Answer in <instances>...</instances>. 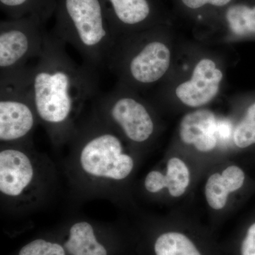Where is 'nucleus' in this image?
Returning a JSON list of instances; mask_svg holds the SVG:
<instances>
[{
    "instance_id": "nucleus-1",
    "label": "nucleus",
    "mask_w": 255,
    "mask_h": 255,
    "mask_svg": "<svg viewBox=\"0 0 255 255\" xmlns=\"http://www.w3.org/2000/svg\"><path fill=\"white\" fill-rule=\"evenodd\" d=\"M65 45L47 32L41 55L28 66V87L40 124L55 145L70 141L84 109L100 95L97 70L74 61Z\"/></svg>"
},
{
    "instance_id": "nucleus-2",
    "label": "nucleus",
    "mask_w": 255,
    "mask_h": 255,
    "mask_svg": "<svg viewBox=\"0 0 255 255\" xmlns=\"http://www.w3.org/2000/svg\"><path fill=\"white\" fill-rule=\"evenodd\" d=\"M68 172L85 195L112 199L136 168L133 147L92 107L70 139Z\"/></svg>"
},
{
    "instance_id": "nucleus-3",
    "label": "nucleus",
    "mask_w": 255,
    "mask_h": 255,
    "mask_svg": "<svg viewBox=\"0 0 255 255\" xmlns=\"http://www.w3.org/2000/svg\"><path fill=\"white\" fill-rule=\"evenodd\" d=\"M172 25H161L144 31L122 35L107 68L117 83L140 90L160 85L172 72L178 51Z\"/></svg>"
},
{
    "instance_id": "nucleus-4",
    "label": "nucleus",
    "mask_w": 255,
    "mask_h": 255,
    "mask_svg": "<svg viewBox=\"0 0 255 255\" xmlns=\"http://www.w3.org/2000/svg\"><path fill=\"white\" fill-rule=\"evenodd\" d=\"M54 168L33 143L1 144V204L12 212H26L41 205L54 184Z\"/></svg>"
},
{
    "instance_id": "nucleus-5",
    "label": "nucleus",
    "mask_w": 255,
    "mask_h": 255,
    "mask_svg": "<svg viewBox=\"0 0 255 255\" xmlns=\"http://www.w3.org/2000/svg\"><path fill=\"white\" fill-rule=\"evenodd\" d=\"M54 15L55 36L74 47L92 68L107 66L118 36L102 0H57Z\"/></svg>"
},
{
    "instance_id": "nucleus-6",
    "label": "nucleus",
    "mask_w": 255,
    "mask_h": 255,
    "mask_svg": "<svg viewBox=\"0 0 255 255\" xmlns=\"http://www.w3.org/2000/svg\"><path fill=\"white\" fill-rule=\"evenodd\" d=\"M187 56L182 58V68L174 64L168 78L159 85L158 97L189 112L206 108L219 97L226 68L219 56L208 50H192Z\"/></svg>"
},
{
    "instance_id": "nucleus-7",
    "label": "nucleus",
    "mask_w": 255,
    "mask_h": 255,
    "mask_svg": "<svg viewBox=\"0 0 255 255\" xmlns=\"http://www.w3.org/2000/svg\"><path fill=\"white\" fill-rule=\"evenodd\" d=\"M92 105L97 113L135 150L150 145L160 131V122L153 106L139 92L117 82L110 92L99 95Z\"/></svg>"
},
{
    "instance_id": "nucleus-8",
    "label": "nucleus",
    "mask_w": 255,
    "mask_h": 255,
    "mask_svg": "<svg viewBox=\"0 0 255 255\" xmlns=\"http://www.w3.org/2000/svg\"><path fill=\"white\" fill-rule=\"evenodd\" d=\"M26 68L0 75V142H32L40 122L30 94Z\"/></svg>"
},
{
    "instance_id": "nucleus-9",
    "label": "nucleus",
    "mask_w": 255,
    "mask_h": 255,
    "mask_svg": "<svg viewBox=\"0 0 255 255\" xmlns=\"http://www.w3.org/2000/svg\"><path fill=\"white\" fill-rule=\"evenodd\" d=\"M44 21L36 16L7 18L0 23V75L26 68L44 48Z\"/></svg>"
},
{
    "instance_id": "nucleus-10",
    "label": "nucleus",
    "mask_w": 255,
    "mask_h": 255,
    "mask_svg": "<svg viewBox=\"0 0 255 255\" xmlns=\"http://www.w3.org/2000/svg\"><path fill=\"white\" fill-rule=\"evenodd\" d=\"M233 119L221 118L206 108L187 112L181 118L177 139L184 147L196 153L208 155L231 144Z\"/></svg>"
},
{
    "instance_id": "nucleus-11",
    "label": "nucleus",
    "mask_w": 255,
    "mask_h": 255,
    "mask_svg": "<svg viewBox=\"0 0 255 255\" xmlns=\"http://www.w3.org/2000/svg\"><path fill=\"white\" fill-rule=\"evenodd\" d=\"M194 35L206 43L255 41V1L237 0L194 24Z\"/></svg>"
},
{
    "instance_id": "nucleus-12",
    "label": "nucleus",
    "mask_w": 255,
    "mask_h": 255,
    "mask_svg": "<svg viewBox=\"0 0 255 255\" xmlns=\"http://www.w3.org/2000/svg\"><path fill=\"white\" fill-rule=\"evenodd\" d=\"M107 18L117 36L172 25L159 0H102Z\"/></svg>"
},
{
    "instance_id": "nucleus-13",
    "label": "nucleus",
    "mask_w": 255,
    "mask_h": 255,
    "mask_svg": "<svg viewBox=\"0 0 255 255\" xmlns=\"http://www.w3.org/2000/svg\"><path fill=\"white\" fill-rule=\"evenodd\" d=\"M191 182L189 164L180 156L172 155L147 172L142 187L148 195L179 199L187 194Z\"/></svg>"
},
{
    "instance_id": "nucleus-14",
    "label": "nucleus",
    "mask_w": 255,
    "mask_h": 255,
    "mask_svg": "<svg viewBox=\"0 0 255 255\" xmlns=\"http://www.w3.org/2000/svg\"><path fill=\"white\" fill-rule=\"evenodd\" d=\"M246 170L237 164H226L209 174L204 187V195L210 209L219 212L226 209L231 199L248 184Z\"/></svg>"
},
{
    "instance_id": "nucleus-15",
    "label": "nucleus",
    "mask_w": 255,
    "mask_h": 255,
    "mask_svg": "<svg viewBox=\"0 0 255 255\" xmlns=\"http://www.w3.org/2000/svg\"><path fill=\"white\" fill-rule=\"evenodd\" d=\"M231 143L238 150L255 147V93L240 101L237 115L233 119Z\"/></svg>"
},
{
    "instance_id": "nucleus-16",
    "label": "nucleus",
    "mask_w": 255,
    "mask_h": 255,
    "mask_svg": "<svg viewBox=\"0 0 255 255\" xmlns=\"http://www.w3.org/2000/svg\"><path fill=\"white\" fill-rule=\"evenodd\" d=\"M64 248L70 255H108L105 246L97 241L95 228L88 221H77L70 226Z\"/></svg>"
},
{
    "instance_id": "nucleus-17",
    "label": "nucleus",
    "mask_w": 255,
    "mask_h": 255,
    "mask_svg": "<svg viewBox=\"0 0 255 255\" xmlns=\"http://www.w3.org/2000/svg\"><path fill=\"white\" fill-rule=\"evenodd\" d=\"M57 0H0V8L7 18L36 16L45 23L54 15Z\"/></svg>"
},
{
    "instance_id": "nucleus-18",
    "label": "nucleus",
    "mask_w": 255,
    "mask_h": 255,
    "mask_svg": "<svg viewBox=\"0 0 255 255\" xmlns=\"http://www.w3.org/2000/svg\"><path fill=\"white\" fill-rule=\"evenodd\" d=\"M237 0H172L178 12L196 23L222 11Z\"/></svg>"
},
{
    "instance_id": "nucleus-19",
    "label": "nucleus",
    "mask_w": 255,
    "mask_h": 255,
    "mask_svg": "<svg viewBox=\"0 0 255 255\" xmlns=\"http://www.w3.org/2000/svg\"><path fill=\"white\" fill-rule=\"evenodd\" d=\"M154 251L156 255H202L190 238L177 231L162 233L156 239Z\"/></svg>"
},
{
    "instance_id": "nucleus-20",
    "label": "nucleus",
    "mask_w": 255,
    "mask_h": 255,
    "mask_svg": "<svg viewBox=\"0 0 255 255\" xmlns=\"http://www.w3.org/2000/svg\"><path fill=\"white\" fill-rule=\"evenodd\" d=\"M241 255H255V220L247 228L241 243Z\"/></svg>"
}]
</instances>
